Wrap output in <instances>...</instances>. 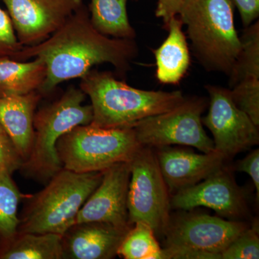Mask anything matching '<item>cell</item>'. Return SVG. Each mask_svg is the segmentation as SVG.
Returning <instances> with one entry per match:
<instances>
[{
  "label": "cell",
  "mask_w": 259,
  "mask_h": 259,
  "mask_svg": "<svg viewBox=\"0 0 259 259\" xmlns=\"http://www.w3.org/2000/svg\"><path fill=\"white\" fill-rule=\"evenodd\" d=\"M198 207L212 209L219 217L231 221H241L249 213L244 192L226 165L197 185L172 195L171 208L190 211Z\"/></svg>",
  "instance_id": "11"
},
{
  "label": "cell",
  "mask_w": 259,
  "mask_h": 259,
  "mask_svg": "<svg viewBox=\"0 0 259 259\" xmlns=\"http://www.w3.org/2000/svg\"><path fill=\"white\" fill-rule=\"evenodd\" d=\"M208 105L204 97H192L168 111L146 117L134 126L136 139L144 147L159 148L171 145L191 146L202 153L214 151L207 136L202 115Z\"/></svg>",
  "instance_id": "7"
},
{
  "label": "cell",
  "mask_w": 259,
  "mask_h": 259,
  "mask_svg": "<svg viewBox=\"0 0 259 259\" xmlns=\"http://www.w3.org/2000/svg\"><path fill=\"white\" fill-rule=\"evenodd\" d=\"M130 180V162L117 163L105 170L100 185L78 213L76 223L99 222L132 226L127 209Z\"/></svg>",
  "instance_id": "13"
},
{
  "label": "cell",
  "mask_w": 259,
  "mask_h": 259,
  "mask_svg": "<svg viewBox=\"0 0 259 259\" xmlns=\"http://www.w3.org/2000/svg\"><path fill=\"white\" fill-rule=\"evenodd\" d=\"M23 48L17 38L9 14L0 6V58L13 59Z\"/></svg>",
  "instance_id": "26"
},
{
  "label": "cell",
  "mask_w": 259,
  "mask_h": 259,
  "mask_svg": "<svg viewBox=\"0 0 259 259\" xmlns=\"http://www.w3.org/2000/svg\"><path fill=\"white\" fill-rule=\"evenodd\" d=\"M47 71L45 63L39 59L21 61L0 58V98L39 91Z\"/></svg>",
  "instance_id": "18"
},
{
  "label": "cell",
  "mask_w": 259,
  "mask_h": 259,
  "mask_svg": "<svg viewBox=\"0 0 259 259\" xmlns=\"http://www.w3.org/2000/svg\"><path fill=\"white\" fill-rule=\"evenodd\" d=\"M178 15L200 64L228 76L241 48L231 0H184Z\"/></svg>",
  "instance_id": "3"
},
{
  "label": "cell",
  "mask_w": 259,
  "mask_h": 259,
  "mask_svg": "<svg viewBox=\"0 0 259 259\" xmlns=\"http://www.w3.org/2000/svg\"><path fill=\"white\" fill-rule=\"evenodd\" d=\"M141 147L132 127L103 128L91 124L76 126L56 144L63 168L76 173L103 171L130 162Z\"/></svg>",
  "instance_id": "6"
},
{
  "label": "cell",
  "mask_w": 259,
  "mask_h": 259,
  "mask_svg": "<svg viewBox=\"0 0 259 259\" xmlns=\"http://www.w3.org/2000/svg\"><path fill=\"white\" fill-rule=\"evenodd\" d=\"M79 88L91 100V125L103 128L133 127L146 117L168 111L184 101L181 91H146L129 86L111 72L90 70Z\"/></svg>",
  "instance_id": "2"
},
{
  "label": "cell",
  "mask_w": 259,
  "mask_h": 259,
  "mask_svg": "<svg viewBox=\"0 0 259 259\" xmlns=\"http://www.w3.org/2000/svg\"><path fill=\"white\" fill-rule=\"evenodd\" d=\"M12 176L9 172L0 173V250L18 232L19 204L28 196L20 192Z\"/></svg>",
  "instance_id": "21"
},
{
  "label": "cell",
  "mask_w": 259,
  "mask_h": 259,
  "mask_svg": "<svg viewBox=\"0 0 259 259\" xmlns=\"http://www.w3.org/2000/svg\"><path fill=\"white\" fill-rule=\"evenodd\" d=\"M103 171L76 173L63 168L44 190L29 195L18 232L63 236L76 223L83 204L101 182Z\"/></svg>",
  "instance_id": "4"
},
{
  "label": "cell",
  "mask_w": 259,
  "mask_h": 259,
  "mask_svg": "<svg viewBox=\"0 0 259 259\" xmlns=\"http://www.w3.org/2000/svg\"><path fill=\"white\" fill-rule=\"evenodd\" d=\"M158 165L170 193L197 185L226 165L217 151L196 153L185 150L156 148Z\"/></svg>",
  "instance_id": "14"
},
{
  "label": "cell",
  "mask_w": 259,
  "mask_h": 259,
  "mask_svg": "<svg viewBox=\"0 0 259 259\" xmlns=\"http://www.w3.org/2000/svg\"><path fill=\"white\" fill-rule=\"evenodd\" d=\"M209 110L202 125L210 131L214 151L227 161L259 143L258 126L240 110L232 99L231 90L207 85Z\"/></svg>",
  "instance_id": "10"
},
{
  "label": "cell",
  "mask_w": 259,
  "mask_h": 259,
  "mask_svg": "<svg viewBox=\"0 0 259 259\" xmlns=\"http://www.w3.org/2000/svg\"><path fill=\"white\" fill-rule=\"evenodd\" d=\"M127 0H91L90 20L97 31L115 38L135 40L136 32L129 21Z\"/></svg>",
  "instance_id": "20"
},
{
  "label": "cell",
  "mask_w": 259,
  "mask_h": 259,
  "mask_svg": "<svg viewBox=\"0 0 259 259\" xmlns=\"http://www.w3.org/2000/svg\"><path fill=\"white\" fill-rule=\"evenodd\" d=\"M6 134V133H5V130H4V128H3V125H2V124L0 123V134Z\"/></svg>",
  "instance_id": "31"
},
{
  "label": "cell",
  "mask_w": 259,
  "mask_h": 259,
  "mask_svg": "<svg viewBox=\"0 0 259 259\" xmlns=\"http://www.w3.org/2000/svg\"><path fill=\"white\" fill-rule=\"evenodd\" d=\"M182 24L177 16L166 28L168 35L156 50V78L165 84H177L184 77L190 65V54Z\"/></svg>",
  "instance_id": "17"
},
{
  "label": "cell",
  "mask_w": 259,
  "mask_h": 259,
  "mask_svg": "<svg viewBox=\"0 0 259 259\" xmlns=\"http://www.w3.org/2000/svg\"><path fill=\"white\" fill-rule=\"evenodd\" d=\"M236 7L245 28L254 23L259 16V0H231Z\"/></svg>",
  "instance_id": "29"
},
{
  "label": "cell",
  "mask_w": 259,
  "mask_h": 259,
  "mask_svg": "<svg viewBox=\"0 0 259 259\" xmlns=\"http://www.w3.org/2000/svg\"><path fill=\"white\" fill-rule=\"evenodd\" d=\"M23 162L9 136L0 134V173L7 171L13 175L21 169Z\"/></svg>",
  "instance_id": "27"
},
{
  "label": "cell",
  "mask_w": 259,
  "mask_h": 259,
  "mask_svg": "<svg viewBox=\"0 0 259 259\" xmlns=\"http://www.w3.org/2000/svg\"><path fill=\"white\" fill-rule=\"evenodd\" d=\"M241 48L231 73L228 75L232 88L243 80L259 79V22L245 28L240 37Z\"/></svg>",
  "instance_id": "22"
},
{
  "label": "cell",
  "mask_w": 259,
  "mask_h": 259,
  "mask_svg": "<svg viewBox=\"0 0 259 259\" xmlns=\"http://www.w3.org/2000/svg\"><path fill=\"white\" fill-rule=\"evenodd\" d=\"M138 54L135 40L115 38L97 31L83 3L47 40L24 47L13 59H39L45 63L47 76L38 91L44 96L64 81L81 79L93 66L104 63L112 65L117 74L125 76Z\"/></svg>",
  "instance_id": "1"
},
{
  "label": "cell",
  "mask_w": 259,
  "mask_h": 259,
  "mask_svg": "<svg viewBox=\"0 0 259 259\" xmlns=\"http://www.w3.org/2000/svg\"><path fill=\"white\" fill-rule=\"evenodd\" d=\"M259 258V226L255 219L221 253V259Z\"/></svg>",
  "instance_id": "24"
},
{
  "label": "cell",
  "mask_w": 259,
  "mask_h": 259,
  "mask_svg": "<svg viewBox=\"0 0 259 259\" xmlns=\"http://www.w3.org/2000/svg\"><path fill=\"white\" fill-rule=\"evenodd\" d=\"M125 259H162V248L151 227L147 223H134L117 250Z\"/></svg>",
  "instance_id": "23"
},
{
  "label": "cell",
  "mask_w": 259,
  "mask_h": 259,
  "mask_svg": "<svg viewBox=\"0 0 259 259\" xmlns=\"http://www.w3.org/2000/svg\"><path fill=\"white\" fill-rule=\"evenodd\" d=\"M249 225L206 214L181 213L170 218L164 248L190 250L206 259H221V253Z\"/></svg>",
  "instance_id": "9"
},
{
  "label": "cell",
  "mask_w": 259,
  "mask_h": 259,
  "mask_svg": "<svg viewBox=\"0 0 259 259\" xmlns=\"http://www.w3.org/2000/svg\"><path fill=\"white\" fill-rule=\"evenodd\" d=\"M62 236L17 232L0 250V259H62Z\"/></svg>",
  "instance_id": "19"
},
{
  "label": "cell",
  "mask_w": 259,
  "mask_h": 259,
  "mask_svg": "<svg viewBox=\"0 0 259 259\" xmlns=\"http://www.w3.org/2000/svg\"><path fill=\"white\" fill-rule=\"evenodd\" d=\"M237 171L245 172L253 181L256 190L257 200L259 199V150H253L243 159L236 162L234 166Z\"/></svg>",
  "instance_id": "28"
},
{
  "label": "cell",
  "mask_w": 259,
  "mask_h": 259,
  "mask_svg": "<svg viewBox=\"0 0 259 259\" xmlns=\"http://www.w3.org/2000/svg\"><path fill=\"white\" fill-rule=\"evenodd\" d=\"M184 0H158L156 15L163 19L165 26L174 17L177 16Z\"/></svg>",
  "instance_id": "30"
},
{
  "label": "cell",
  "mask_w": 259,
  "mask_h": 259,
  "mask_svg": "<svg viewBox=\"0 0 259 259\" xmlns=\"http://www.w3.org/2000/svg\"><path fill=\"white\" fill-rule=\"evenodd\" d=\"M6 7L19 42L32 47L57 31L83 0H0Z\"/></svg>",
  "instance_id": "12"
},
{
  "label": "cell",
  "mask_w": 259,
  "mask_h": 259,
  "mask_svg": "<svg viewBox=\"0 0 259 259\" xmlns=\"http://www.w3.org/2000/svg\"><path fill=\"white\" fill-rule=\"evenodd\" d=\"M230 90L236 106L259 126V79L243 80Z\"/></svg>",
  "instance_id": "25"
},
{
  "label": "cell",
  "mask_w": 259,
  "mask_h": 259,
  "mask_svg": "<svg viewBox=\"0 0 259 259\" xmlns=\"http://www.w3.org/2000/svg\"><path fill=\"white\" fill-rule=\"evenodd\" d=\"M87 95L80 88L69 87L59 100L42 107L34 115V137L22 171L42 182H49L62 169L56 144L61 136L79 125L91 124L92 105H83Z\"/></svg>",
  "instance_id": "5"
},
{
  "label": "cell",
  "mask_w": 259,
  "mask_h": 259,
  "mask_svg": "<svg viewBox=\"0 0 259 259\" xmlns=\"http://www.w3.org/2000/svg\"><path fill=\"white\" fill-rule=\"evenodd\" d=\"M132 226L99 222L76 223L62 236L63 258H114Z\"/></svg>",
  "instance_id": "15"
},
{
  "label": "cell",
  "mask_w": 259,
  "mask_h": 259,
  "mask_svg": "<svg viewBox=\"0 0 259 259\" xmlns=\"http://www.w3.org/2000/svg\"><path fill=\"white\" fill-rule=\"evenodd\" d=\"M130 166L129 223H147L156 237L163 236L171 218V198L156 151L143 146L130 161Z\"/></svg>",
  "instance_id": "8"
},
{
  "label": "cell",
  "mask_w": 259,
  "mask_h": 259,
  "mask_svg": "<svg viewBox=\"0 0 259 259\" xmlns=\"http://www.w3.org/2000/svg\"><path fill=\"white\" fill-rule=\"evenodd\" d=\"M42 97L41 94L35 91L0 98V123L24 161L31 150L34 115Z\"/></svg>",
  "instance_id": "16"
}]
</instances>
